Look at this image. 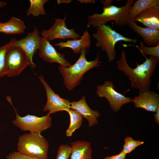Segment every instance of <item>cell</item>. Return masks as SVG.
Returning a JSON list of instances; mask_svg holds the SVG:
<instances>
[{
  "mask_svg": "<svg viewBox=\"0 0 159 159\" xmlns=\"http://www.w3.org/2000/svg\"><path fill=\"white\" fill-rule=\"evenodd\" d=\"M11 47V42L10 41L0 47V78L6 75L5 68L6 55L8 50Z\"/></svg>",
  "mask_w": 159,
  "mask_h": 159,
  "instance_id": "23",
  "label": "cell"
},
{
  "mask_svg": "<svg viewBox=\"0 0 159 159\" xmlns=\"http://www.w3.org/2000/svg\"><path fill=\"white\" fill-rule=\"evenodd\" d=\"M71 1V0H58L57 1V2L58 4H60L63 3L68 4Z\"/></svg>",
  "mask_w": 159,
  "mask_h": 159,
  "instance_id": "32",
  "label": "cell"
},
{
  "mask_svg": "<svg viewBox=\"0 0 159 159\" xmlns=\"http://www.w3.org/2000/svg\"><path fill=\"white\" fill-rule=\"evenodd\" d=\"M29 63L27 57L20 48L11 47L6 55L5 72L8 77L19 75Z\"/></svg>",
  "mask_w": 159,
  "mask_h": 159,
  "instance_id": "8",
  "label": "cell"
},
{
  "mask_svg": "<svg viewBox=\"0 0 159 159\" xmlns=\"http://www.w3.org/2000/svg\"><path fill=\"white\" fill-rule=\"evenodd\" d=\"M71 152L70 146L67 144L60 145L58 149L56 159H69Z\"/></svg>",
  "mask_w": 159,
  "mask_h": 159,
  "instance_id": "26",
  "label": "cell"
},
{
  "mask_svg": "<svg viewBox=\"0 0 159 159\" xmlns=\"http://www.w3.org/2000/svg\"><path fill=\"white\" fill-rule=\"evenodd\" d=\"M49 1L48 0H30V6L27 10L26 15H32L34 16H37L40 15H44L46 14L44 9L45 4Z\"/></svg>",
  "mask_w": 159,
  "mask_h": 159,
  "instance_id": "22",
  "label": "cell"
},
{
  "mask_svg": "<svg viewBox=\"0 0 159 159\" xmlns=\"http://www.w3.org/2000/svg\"><path fill=\"white\" fill-rule=\"evenodd\" d=\"M86 49H82L78 59L70 67L59 66V69L63 78L64 85L69 91L72 90L80 84L85 73L101 65L99 52L96 58L90 61H88L86 59Z\"/></svg>",
  "mask_w": 159,
  "mask_h": 159,
  "instance_id": "2",
  "label": "cell"
},
{
  "mask_svg": "<svg viewBox=\"0 0 159 159\" xmlns=\"http://www.w3.org/2000/svg\"><path fill=\"white\" fill-rule=\"evenodd\" d=\"M136 46L143 56L149 55L159 58V45L147 47L145 45L143 41H141L139 47Z\"/></svg>",
  "mask_w": 159,
  "mask_h": 159,
  "instance_id": "24",
  "label": "cell"
},
{
  "mask_svg": "<svg viewBox=\"0 0 159 159\" xmlns=\"http://www.w3.org/2000/svg\"><path fill=\"white\" fill-rule=\"evenodd\" d=\"M96 28V32L92 35L97 41L96 46L101 48L106 53L109 62L114 61L115 58V46L117 42L124 41L136 43L138 42L137 39L125 37L112 29L108 25H100Z\"/></svg>",
  "mask_w": 159,
  "mask_h": 159,
  "instance_id": "3",
  "label": "cell"
},
{
  "mask_svg": "<svg viewBox=\"0 0 159 159\" xmlns=\"http://www.w3.org/2000/svg\"><path fill=\"white\" fill-rule=\"evenodd\" d=\"M154 114L155 121L156 123L159 125V107L157 109Z\"/></svg>",
  "mask_w": 159,
  "mask_h": 159,
  "instance_id": "30",
  "label": "cell"
},
{
  "mask_svg": "<svg viewBox=\"0 0 159 159\" xmlns=\"http://www.w3.org/2000/svg\"><path fill=\"white\" fill-rule=\"evenodd\" d=\"M144 56L145 61L140 64L136 63V67L132 68L128 65L125 52L122 50L119 59L116 62L117 69L128 77L130 81L131 87L137 89L140 91L150 90L151 77L159 62V58L152 56L148 58Z\"/></svg>",
  "mask_w": 159,
  "mask_h": 159,
  "instance_id": "1",
  "label": "cell"
},
{
  "mask_svg": "<svg viewBox=\"0 0 159 159\" xmlns=\"http://www.w3.org/2000/svg\"><path fill=\"white\" fill-rule=\"evenodd\" d=\"M135 107L155 112L159 107V95L150 90L139 92L138 95L132 99Z\"/></svg>",
  "mask_w": 159,
  "mask_h": 159,
  "instance_id": "13",
  "label": "cell"
},
{
  "mask_svg": "<svg viewBox=\"0 0 159 159\" xmlns=\"http://www.w3.org/2000/svg\"><path fill=\"white\" fill-rule=\"evenodd\" d=\"M113 0H101L100 2L103 4V7H107L112 5Z\"/></svg>",
  "mask_w": 159,
  "mask_h": 159,
  "instance_id": "29",
  "label": "cell"
},
{
  "mask_svg": "<svg viewBox=\"0 0 159 159\" xmlns=\"http://www.w3.org/2000/svg\"><path fill=\"white\" fill-rule=\"evenodd\" d=\"M66 17V15L63 19H55V23L50 29L42 30V37L47 38L49 41L56 39L64 40L81 38V36L75 31L74 28L69 29L67 27L65 24Z\"/></svg>",
  "mask_w": 159,
  "mask_h": 159,
  "instance_id": "11",
  "label": "cell"
},
{
  "mask_svg": "<svg viewBox=\"0 0 159 159\" xmlns=\"http://www.w3.org/2000/svg\"><path fill=\"white\" fill-rule=\"evenodd\" d=\"M144 143L143 141L135 140L130 136H127L124 139V144L122 151L126 155Z\"/></svg>",
  "mask_w": 159,
  "mask_h": 159,
  "instance_id": "25",
  "label": "cell"
},
{
  "mask_svg": "<svg viewBox=\"0 0 159 159\" xmlns=\"http://www.w3.org/2000/svg\"><path fill=\"white\" fill-rule=\"evenodd\" d=\"M70 109L75 110L88 122V126L92 127L98 123L97 118L100 116L97 110L91 109L87 105L85 96H83L79 100L70 102Z\"/></svg>",
  "mask_w": 159,
  "mask_h": 159,
  "instance_id": "14",
  "label": "cell"
},
{
  "mask_svg": "<svg viewBox=\"0 0 159 159\" xmlns=\"http://www.w3.org/2000/svg\"><path fill=\"white\" fill-rule=\"evenodd\" d=\"M77 1L82 4L92 3L94 4L96 0H78Z\"/></svg>",
  "mask_w": 159,
  "mask_h": 159,
  "instance_id": "31",
  "label": "cell"
},
{
  "mask_svg": "<svg viewBox=\"0 0 159 159\" xmlns=\"http://www.w3.org/2000/svg\"><path fill=\"white\" fill-rule=\"evenodd\" d=\"M71 147L70 159H92V151L89 142L77 140L72 143Z\"/></svg>",
  "mask_w": 159,
  "mask_h": 159,
  "instance_id": "18",
  "label": "cell"
},
{
  "mask_svg": "<svg viewBox=\"0 0 159 159\" xmlns=\"http://www.w3.org/2000/svg\"><path fill=\"white\" fill-rule=\"evenodd\" d=\"M134 2L133 0H127L124 6L118 7L112 5L103 7L101 14L95 13L88 16L87 23V27L92 26L94 27L105 24L110 21H114L115 24L119 26H125L128 21V15L129 10Z\"/></svg>",
  "mask_w": 159,
  "mask_h": 159,
  "instance_id": "4",
  "label": "cell"
},
{
  "mask_svg": "<svg viewBox=\"0 0 159 159\" xmlns=\"http://www.w3.org/2000/svg\"><path fill=\"white\" fill-rule=\"evenodd\" d=\"M158 6L159 0H137L134 2L129 11L128 20H133L138 14L149 8Z\"/></svg>",
  "mask_w": 159,
  "mask_h": 159,
  "instance_id": "20",
  "label": "cell"
},
{
  "mask_svg": "<svg viewBox=\"0 0 159 159\" xmlns=\"http://www.w3.org/2000/svg\"><path fill=\"white\" fill-rule=\"evenodd\" d=\"M90 35L87 30L85 31L79 39L68 40L65 42H61L54 44L60 49L69 48L72 49L76 54L80 53L83 49H89L91 46Z\"/></svg>",
  "mask_w": 159,
  "mask_h": 159,
  "instance_id": "17",
  "label": "cell"
},
{
  "mask_svg": "<svg viewBox=\"0 0 159 159\" xmlns=\"http://www.w3.org/2000/svg\"><path fill=\"white\" fill-rule=\"evenodd\" d=\"M115 88L112 82L106 81L103 84L97 86L96 92L98 97L106 98L112 110L116 112L120 110L123 105L132 102V98L118 92Z\"/></svg>",
  "mask_w": 159,
  "mask_h": 159,
  "instance_id": "7",
  "label": "cell"
},
{
  "mask_svg": "<svg viewBox=\"0 0 159 159\" xmlns=\"http://www.w3.org/2000/svg\"><path fill=\"white\" fill-rule=\"evenodd\" d=\"M6 159H38L21 154L15 151L10 153L7 156Z\"/></svg>",
  "mask_w": 159,
  "mask_h": 159,
  "instance_id": "27",
  "label": "cell"
},
{
  "mask_svg": "<svg viewBox=\"0 0 159 159\" xmlns=\"http://www.w3.org/2000/svg\"><path fill=\"white\" fill-rule=\"evenodd\" d=\"M33 32L28 33L24 38L17 40L15 39L11 40V47H18L24 52L28 59L29 65L32 69L36 65L33 61V56L39 47L40 37L38 29L34 26Z\"/></svg>",
  "mask_w": 159,
  "mask_h": 159,
  "instance_id": "9",
  "label": "cell"
},
{
  "mask_svg": "<svg viewBox=\"0 0 159 159\" xmlns=\"http://www.w3.org/2000/svg\"><path fill=\"white\" fill-rule=\"evenodd\" d=\"M1 32L8 34H21L26 28L24 22L13 16L8 21L0 22Z\"/></svg>",
  "mask_w": 159,
  "mask_h": 159,
  "instance_id": "19",
  "label": "cell"
},
{
  "mask_svg": "<svg viewBox=\"0 0 159 159\" xmlns=\"http://www.w3.org/2000/svg\"><path fill=\"white\" fill-rule=\"evenodd\" d=\"M6 98L12 106L16 112V118L12 121V122L15 126L21 130L29 131L30 132L41 134V132L51 127L52 117L48 113L46 115L41 117L30 115L21 117L17 113L13 105L10 97L8 96Z\"/></svg>",
  "mask_w": 159,
  "mask_h": 159,
  "instance_id": "6",
  "label": "cell"
},
{
  "mask_svg": "<svg viewBox=\"0 0 159 159\" xmlns=\"http://www.w3.org/2000/svg\"><path fill=\"white\" fill-rule=\"evenodd\" d=\"M127 25L142 38L147 45L153 46L159 45V30L141 27L133 20H128Z\"/></svg>",
  "mask_w": 159,
  "mask_h": 159,
  "instance_id": "15",
  "label": "cell"
},
{
  "mask_svg": "<svg viewBox=\"0 0 159 159\" xmlns=\"http://www.w3.org/2000/svg\"><path fill=\"white\" fill-rule=\"evenodd\" d=\"M40 58L45 61L57 63L63 67L72 65L65 58L64 55L58 52L47 38L41 37L38 48Z\"/></svg>",
  "mask_w": 159,
  "mask_h": 159,
  "instance_id": "12",
  "label": "cell"
},
{
  "mask_svg": "<svg viewBox=\"0 0 159 159\" xmlns=\"http://www.w3.org/2000/svg\"><path fill=\"white\" fill-rule=\"evenodd\" d=\"M66 111L70 117V124L66 131V135L68 137L71 136L75 130L79 128L82 123V117L78 112L71 109Z\"/></svg>",
  "mask_w": 159,
  "mask_h": 159,
  "instance_id": "21",
  "label": "cell"
},
{
  "mask_svg": "<svg viewBox=\"0 0 159 159\" xmlns=\"http://www.w3.org/2000/svg\"><path fill=\"white\" fill-rule=\"evenodd\" d=\"M39 78L45 89L47 95V101L43 107L44 112L48 111V113L50 115L60 111H66L70 109V102L69 100L61 97L58 94L54 92L42 75L39 77Z\"/></svg>",
  "mask_w": 159,
  "mask_h": 159,
  "instance_id": "10",
  "label": "cell"
},
{
  "mask_svg": "<svg viewBox=\"0 0 159 159\" xmlns=\"http://www.w3.org/2000/svg\"><path fill=\"white\" fill-rule=\"evenodd\" d=\"M49 143L41 134L30 132L20 136L17 143V152L38 159H47Z\"/></svg>",
  "mask_w": 159,
  "mask_h": 159,
  "instance_id": "5",
  "label": "cell"
},
{
  "mask_svg": "<svg viewBox=\"0 0 159 159\" xmlns=\"http://www.w3.org/2000/svg\"><path fill=\"white\" fill-rule=\"evenodd\" d=\"M1 32V29H0V33Z\"/></svg>",
  "mask_w": 159,
  "mask_h": 159,
  "instance_id": "34",
  "label": "cell"
},
{
  "mask_svg": "<svg viewBox=\"0 0 159 159\" xmlns=\"http://www.w3.org/2000/svg\"><path fill=\"white\" fill-rule=\"evenodd\" d=\"M146 27L159 30V6L149 8L142 11L133 20Z\"/></svg>",
  "mask_w": 159,
  "mask_h": 159,
  "instance_id": "16",
  "label": "cell"
},
{
  "mask_svg": "<svg viewBox=\"0 0 159 159\" xmlns=\"http://www.w3.org/2000/svg\"><path fill=\"white\" fill-rule=\"evenodd\" d=\"M7 3L5 1H0V9L6 6Z\"/></svg>",
  "mask_w": 159,
  "mask_h": 159,
  "instance_id": "33",
  "label": "cell"
},
{
  "mask_svg": "<svg viewBox=\"0 0 159 159\" xmlns=\"http://www.w3.org/2000/svg\"><path fill=\"white\" fill-rule=\"evenodd\" d=\"M104 159H126V154L122 151L117 155L107 156Z\"/></svg>",
  "mask_w": 159,
  "mask_h": 159,
  "instance_id": "28",
  "label": "cell"
}]
</instances>
